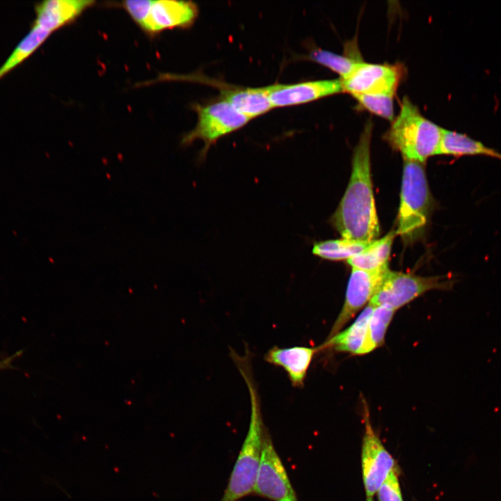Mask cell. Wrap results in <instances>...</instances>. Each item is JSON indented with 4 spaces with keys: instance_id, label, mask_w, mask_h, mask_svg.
Listing matches in <instances>:
<instances>
[{
    "instance_id": "cell-23",
    "label": "cell",
    "mask_w": 501,
    "mask_h": 501,
    "mask_svg": "<svg viewBox=\"0 0 501 501\" xmlns=\"http://www.w3.org/2000/svg\"><path fill=\"white\" fill-rule=\"evenodd\" d=\"M352 95L367 111L390 121L394 120L393 99L395 95L355 94Z\"/></svg>"
},
{
    "instance_id": "cell-13",
    "label": "cell",
    "mask_w": 501,
    "mask_h": 501,
    "mask_svg": "<svg viewBox=\"0 0 501 501\" xmlns=\"http://www.w3.org/2000/svg\"><path fill=\"white\" fill-rule=\"evenodd\" d=\"M95 3L88 0L42 1L35 4L32 24L53 33L74 22Z\"/></svg>"
},
{
    "instance_id": "cell-6",
    "label": "cell",
    "mask_w": 501,
    "mask_h": 501,
    "mask_svg": "<svg viewBox=\"0 0 501 501\" xmlns=\"http://www.w3.org/2000/svg\"><path fill=\"white\" fill-rule=\"evenodd\" d=\"M452 285V280L445 277H425L389 270L369 305L397 310L428 291L450 289Z\"/></svg>"
},
{
    "instance_id": "cell-12",
    "label": "cell",
    "mask_w": 501,
    "mask_h": 501,
    "mask_svg": "<svg viewBox=\"0 0 501 501\" xmlns=\"http://www.w3.org/2000/svg\"><path fill=\"white\" fill-rule=\"evenodd\" d=\"M267 89L273 108L305 104L343 92L340 79L277 84L267 86Z\"/></svg>"
},
{
    "instance_id": "cell-16",
    "label": "cell",
    "mask_w": 501,
    "mask_h": 501,
    "mask_svg": "<svg viewBox=\"0 0 501 501\" xmlns=\"http://www.w3.org/2000/svg\"><path fill=\"white\" fill-rule=\"evenodd\" d=\"M373 308L374 306L368 304L349 328L328 338L319 346L320 349L333 347L337 351L362 355L367 337L368 321Z\"/></svg>"
},
{
    "instance_id": "cell-9",
    "label": "cell",
    "mask_w": 501,
    "mask_h": 501,
    "mask_svg": "<svg viewBox=\"0 0 501 501\" xmlns=\"http://www.w3.org/2000/svg\"><path fill=\"white\" fill-rule=\"evenodd\" d=\"M361 464L363 479L367 498H372L385 480L390 472L396 468L395 461L385 448L373 430L369 411L365 407V433L363 438Z\"/></svg>"
},
{
    "instance_id": "cell-8",
    "label": "cell",
    "mask_w": 501,
    "mask_h": 501,
    "mask_svg": "<svg viewBox=\"0 0 501 501\" xmlns=\"http://www.w3.org/2000/svg\"><path fill=\"white\" fill-rule=\"evenodd\" d=\"M404 72V67L401 63L375 64L362 61L348 77L340 79L343 92L351 95H395Z\"/></svg>"
},
{
    "instance_id": "cell-15",
    "label": "cell",
    "mask_w": 501,
    "mask_h": 501,
    "mask_svg": "<svg viewBox=\"0 0 501 501\" xmlns=\"http://www.w3.org/2000/svg\"><path fill=\"white\" fill-rule=\"evenodd\" d=\"M222 99L248 119L258 117L273 108L267 86L262 88H238L224 90Z\"/></svg>"
},
{
    "instance_id": "cell-27",
    "label": "cell",
    "mask_w": 501,
    "mask_h": 501,
    "mask_svg": "<svg viewBox=\"0 0 501 501\" xmlns=\"http://www.w3.org/2000/svg\"><path fill=\"white\" fill-rule=\"evenodd\" d=\"M366 501H374L372 498H367Z\"/></svg>"
},
{
    "instance_id": "cell-26",
    "label": "cell",
    "mask_w": 501,
    "mask_h": 501,
    "mask_svg": "<svg viewBox=\"0 0 501 501\" xmlns=\"http://www.w3.org/2000/svg\"><path fill=\"white\" fill-rule=\"evenodd\" d=\"M22 353V351H18L13 354V356H8L7 358H3V360H0V370L6 369L8 368H10L12 367V363L13 361L20 354Z\"/></svg>"
},
{
    "instance_id": "cell-5",
    "label": "cell",
    "mask_w": 501,
    "mask_h": 501,
    "mask_svg": "<svg viewBox=\"0 0 501 501\" xmlns=\"http://www.w3.org/2000/svg\"><path fill=\"white\" fill-rule=\"evenodd\" d=\"M194 110L198 114L197 123L182 137L181 145L187 146L196 140H202L204 148L200 159L205 157L211 145L219 138L240 129L250 120L223 99L207 105H195Z\"/></svg>"
},
{
    "instance_id": "cell-14",
    "label": "cell",
    "mask_w": 501,
    "mask_h": 501,
    "mask_svg": "<svg viewBox=\"0 0 501 501\" xmlns=\"http://www.w3.org/2000/svg\"><path fill=\"white\" fill-rule=\"evenodd\" d=\"M321 351L319 346L311 347L294 346L280 348L274 346L264 355V360L283 368L294 388H302L315 353Z\"/></svg>"
},
{
    "instance_id": "cell-25",
    "label": "cell",
    "mask_w": 501,
    "mask_h": 501,
    "mask_svg": "<svg viewBox=\"0 0 501 501\" xmlns=\"http://www.w3.org/2000/svg\"><path fill=\"white\" fill-rule=\"evenodd\" d=\"M150 3L151 0H129L119 2L118 6L125 10L139 27L147 15Z\"/></svg>"
},
{
    "instance_id": "cell-3",
    "label": "cell",
    "mask_w": 501,
    "mask_h": 501,
    "mask_svg": "<svg viewBox=\"0 0 501 501\" xmlns=\"http://www.w3.org/2000/svg\"><path fill=\"white\" fill-rule=\"evenodd\" d=\"M400 106L384 138L404 160L423 164L438 154L443 128L424 117L408 97H403Z\"/></svg>"
},
{
    "instance_id": "cell-22",
    "label": "cell",
    "mask_w": 501,
    "mask_h": 501,
    "mask_svg": "<svg viewBox=\"0 0 501 501\" xmlns=\"http://www.w3.org/2000/svg\"><path fill=\"white\" fill-rule=\"evenodd\" d=\"M308 56L312 61L337 73L340 79L348 77L357 65L363 61L358 55H340L321 49H313Z\"/></svg>"
},
{
    "instance_id": "cell-10",
    "label": "cell",
    "mask_w": 501,
    "mask_h": 501,
    "mask_svg": "<svg viewBox=\"0 0 501 501\" xmlns=\"http://www.w3.org/2000/svg\"><path fill=\"white\" fill-rule=\"evenodd\" d=\"M389 270L388 265L373 271L352 269L344 305L328 338L340 332L345 324L369 303Z\"/></svg>"
},
{
    "instance_id": "cell-7",
    "label": "cell",
    "mask_w": 501,
    "mask_h": 501,
    "mask_svg": "<svg viewBox=\"0 0 501 501\" xmlns=\"http://www.w3.org/2000/svg\"><path fill=\"white\" fill-rule=\"evenodd\" d=\"M253 493L271 501H298L285 468L266 429Z\"/></svg>"
},
{
    "instance_id": "cell-21",
    "label": "cell",
    "mask_w": 501,
    "mask_h": 501,
    "mask_svg": "<svg viewBox=\"0 0 501 501\" xmlns=\"http://www.w3.org/2000/svg\"><path fill=\"white\" fill-rule=\"evenodd\" d=\"M396 310L384 305L374 306L369 317L365 343L362 355L383 345L388 328Z\"/></svg>"
},
{
    "instance_id": "cell-11",
    "label": "cell",
    "mask_w": 501,
    "mask_h": 501,
    "mask_svg": "<svg viewBox=\"0 0 501 501\" xmlns=\"http://www.w3.org/2000/svg\"><path fill=\"white\" fill-rule=\"evenodd\" d=\"M198 10L192 1L151 0L147 15L139 28L147 35L154 36L161 32L191 26Z\"/></svg>"
},
{
    "instance_id": "cell-20",
    "label": "cell",
    "mask_w": 501,
    "mask_h": 501,
    "mask_svg": "<svg viewBox=\"0 0 501 501\" xmlns=\"http://www.w3.org/2000/svg\"><path fill=\"white\" fill-rule=\"evenodd\" d=\"M372 241H356L345 238L316 241L313 244L312 253L324 260H347L361 253Z\"/></svg>"
},
{
    "instance_id": "cell-4",
    "label": "cell",
    "mask_w": 501,
    "mask_h": 501,
    "mask_svg": "<svg viewBox=\"0 0 501 501\" xmlns=\"http://www.w3.org/2000/svg\"><path fill=\"white\" fill-rule=\"evenodd\" d=\"M431 207L423 164L404 160L396 234L406 242L415 239L427 224Z\"/></svg>"
},
{
    "instance_id": "cell-24",
    "label": "cell",
    "mask_w": 501,
    "mask_h": 501,
    "mask_svg": "<svg viewBox=\"0 0 501 501\" xmlns=\"http://www.w3.org/2000/svg\"><path fill=\"white\" fill-rule=\"evenodd\" d=\"M379 501H404L397 468H393L378 490Z\"/></svg>"
},
{
    "instance_id": "cell-2",
    "label": "cell",
    "mask_w": 501,
    "mask_h": 501,
    "mask_svg": "<svg viewBox=\"0 0 501 501\" xmlns=\"http://www.w3.org/2000/svg\"><path fill=\"white\" fill-rule=\"evenodd\" d=\"M248 387L250 399V417L248 430L229 477L227 487L220 501H238L253 493L260 465L264 426L259 393L250 368V356L237 353L232 356Z\"/></svg>"
},
{
    "instance_id": "cell-19",
    "label": "cell",
    "mask_w": 501,
    "mask_h": 501,
    "mask_svg": "<svg viewBox=\"0 0 501 501\" xmlns=\"http://www.w3.org/2000/svg\"><path fill=\"white\" fill-rule=\"evenodd\" d=\"M52 33L32 24L27 34L19 41L0 66V80L28 59Z\"/></svg>"
},
{
    "instance_id": "cell-17",
    "label": "cell",
    "mask_w": 501,
    "mask_h": 501,
    "mask_svg": "<svg viewBox=\"0 0 501 501\" xmlns=\"http://www.w3.org/2000/svg\"><path fill=\"white\" fill-rule=\"evenodd\" d=\"M438 154L453 157L486 156L501 160V152L465 134L443 128Z\"/></svg>"
},
{
    "instance_id": "cell-18",
    "label": "cell",
    "mask_w": 501,
    "mask_h": 501,
    "mask_svg": "<svg viewBox=\"0 0 501 501\" xmlns=\"http://www.w3.org/2000/svg\"><path fill=\"white\" fill-rule=\"evenodd\" d=\"M395 230L385 237L374 240L359 254L347 260L352 269L373 271L388 265V260L395 237Z\"/></svg>"
},
{
    "instance_id": "cell-1",
    "label": "cell",
    "mask_w": 501,
    "mask_h": 501,
    "mask_svg": "<svg viewBox=\"0 0 501 501\" xmlns=\"http://www.w3.org/2000/svg\"><path fill=\"white\" fill-rule=\"evenodd\" d=\"M372 122L368 120L352 157L351 174L345 193L331 222L342 238L376 240L380 232L371 177Z\"/></svg>"
}]
</instances>
